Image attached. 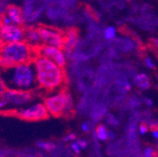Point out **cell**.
<instances>
[{
    "label": "cell",
    "instance_id": "24",
    "mask_svg": "<svg viewBox=\"0 0 158 157\" xmlns=\"http://www.w3.org/2000/svg\"><path fill=\"white\" fill-rule=\"evenodd\" d=\"M151 43H152V47L158 50V40H157V39H152Z\"/></svg>",
    "mask_w": 158,
    "mask_h": 157
},
{
    "label": "cell",
    "instance_id": "11",
    "mask_svg": "<svg viewBox=\"0 0 158 157\" xmlns=\"http://www.w3.org/2000/svg\"><path fill=\"white\" fill-rule=\"evenodd\" d=\"M24 41L27 42L30 46H32L35 49L39 48L42 44H44L41 33H40V29L39 27H29L25 29Z\"/></svg>",
    "mask_w": 158,
    "mask_h": 157
},
{
    "label": "cell",
    "instance_id": "8",
    "mask_svg": "<svg viewBox=\"0 0 158 157\" xmlns=\"http://www.w3.org/2000/svg\"><path fill=\"white\" fill-rule=\"evenodd\" d=\"M37 55L44 56L63 68L66 66L67 55L63 48H59L53 45L42 44L39 48H37Z\"/></svg>",
    "mask_w": 158,
    "mask_h": 157
},
{
    "label": "cell",
    "instance_id": "25",
    "mask_svg": "<svg viewBox=\"0 0 158 157\" xmlns=\"http://www.w3.org/2000/svg\"><path fill=\"white\" fill-rule=\"evenodd\" d=\"M77 143L79 144L80 148L83 149V150H85V149L87 148V145H88L87 141H85V140H77Z\"/></svg>",
    "mask_w": 158,
    "mask_h": 157
},
{
    "label": "cell",
    "instance_id": "4",
    "mask_svg": "<svg viewBox=\"0 0 158 157\" xmlns=\"http://www.w3.org/2000/svg\"><path fill=\"white\" fill-rule=\"evenodd\" d=\"M49 114L54 117L69 116L73 111V102L71 94L64 89L50 92L44 101Z\"/></svg>",
    "mask_w": 158,
    "mask_h": 157
},
{
    "label": "cell",
    "instance_id": "6",
    "mask_svg": "<svg viewBox=\"0 0 158 157\" xmlns=\"http://www.w3.org/2000/svg\"><path fill=\"white\" fill-rule=\"evenodd\" d=\"M2 97L7 105V111L10 112L28 105L33 99L32 91L12 89H7Z\"/></svg>",
    "mask_w": 158,
    "mask_h": 157
},
{
    "label": "cell",
    "instance_id": "22",
    "mask_svg": "<svg viewBox=\"0 0 158 157\" xmlns=\"http://www.w3.org/2000/svg\"><path fill=\"white\" fill-rule=\"evenodd\" d=\"M148 130H149V127H148L145 123H143V124H141V125L139 126V132H140L141 134H146V133L148 132Z\"/></svg>",
    "mask_w": 158,
    "mask_h": 157
},
{
    "label": "cell",
    "instance_id": "21",
    "mask_svg": "<svg viewBox=\"0 0 158 157\" xmlns=\"http://www.w3.org/2000/svg\"><path fill=\"white\" fill-rule=\"evenodd\" d=\"M76 138V136L74 134H69L67 135H65L64 137V141H73Z\"/></svg>",
    "mask_w": 158,
    "mask_h": 157
},
{
    "label": "cell",
    "instance_id": "5",
    "mask_svg": "<svg viewBox=\"0 0 158 157\" xmlns=\"http://www.w3.org/2000/svg\"><path fill=\"white\" fill-rule=\"evenodd\" d=\"M15 116L27 122H40L44 121L50 116L44 103L28 104L12 111Z\"/></svg>",
    "mask_w": 158,
    "mask_h": 157
},
{
    "label": "cell",
    "instance_id": "7",
    "mask_svg": "<svg viewBox=\"0 0 158 157\" xmlns=\"http://www.w3.org/2000/svg\"><path fill=\"white\" fill-rule=\"evenodd\" d=\"M39 29L44 44L63 48L65 43V32H62L56 27L47 26H41L39 27Z\"/></svg>",
    "mask_w": 158,
    "mask_h": 157
},
{
    "label": "cell",
    "instance_id": "2",
    "mask_svg": "<svg viewBox=\"0 0 158 157\" xmlns=\"http://www.w3.org/2000/svg\"><path fill=\"white\" fill-rule=\"evenodd\" d=\"M0 76L8 89L20 90H34L38 88L35 67L32 61L1 68Z\"/></svg>",
    "mask_w": 158,
    "mask_h": 157
},
{
    "label": "cell",
    "instance_id": "3",
    "mask_svg": "<svg viewBox=\"0 0 158 157\" xmlns=\"http://www.w3.org/2000/svg\"><path fill=\"white\" fill-rule=\"evenodd\" d=\"M37 56V49L30 46L27 42L0 43V67L7 68L29 62Z\"/></svg>",
    "mask_w": 158,
    "mask_h": 157
},
{
    "label": "cell",
    "instance_id": "28",
    "mask_svg": "<svg viewBox=\"0 0 158 157\" xmlns=\"http://www.w3.org/2000/svg\"><path fill=\"white\" fill-rule=\"evenodd\" d=\"M152 135H153V137H155V138H158V129H156L152 132Z\"/></svg>",
    "mask_w": 158,
    "mask_h": 157
},
{
    "label": "cell",
    "instance_id": "23",
    "mask_svg": "<svg viewBox=\"0 0 158 157\" xmlns=\"http://www.w3.org/2000/svg\"><path fill=\"white\" fill-rule=\"evenodd\" d=\"M154 151L152 149V148H147L146 150H145V151H144V155L145 156H148V157H150V156H153L154 155Z\"/></svg>",
    "mask_w": 158,
    "mask_h": 157
},
{
    "label": "cell",
    "instance_id": "1",
    "mask_svg": "<svg viewBox=\"0 0 158 157\" xmlns=\"http://www.w3.org/2000/svg\"><path fill=\"white\" fill-rule=\"evenodd\" d=\"M32 62L35 67L39 89L52 92L63 88L67 78L63 67L40 55L34 57Z\"/></svg>",
    "mask_w": 158,
    "mask_h": 157
},
{
    "label": "cell",
    "instance_id": "27",
    "mask_svg": "<svg viewBox=\"0 0 158 157\" xmlns=\"http://www.w3.org/2000/svg\"><path fill=\"white\" fill-rule=\"evenodd\" d=\"M145 103H146L149 106L152 105V101L151 99H148V98H147V99H145Z\"/></svg>",
    "mask_w": 158,
    "mask_h": 157
},
{
    "label": "cell",
    "instance_id": "14",
    "mask_svg": "<svg viewBox=\"0 0 158 157\" xmlns=\"http://www.w3.org/2000/svg\"><path fill=\"white\" fill-rule=\"evenodd\" d=\"M36 146H37V148H39L41 151H46V152H52L56 149V147L55 143L49 142V141H44V140L38 141L36 143Z\"/></svg>",
    "mask_w": 158,
    "mask_h": 157
},
{
    "label": "cell",
    "instance_id": "29",
    "mask_svg": "<svg viewBox=\"0 0 158 157\" xmlns=\"http://www.w3.org/2000/svg\"><path fill=\"white\" fill-rule=\"evenodd\" d=\"M108 136H110V138H113V137H114V134H112L111 132H109L108 133Z\"/></svg>",
    "mask_w": 158,
    "mask_h": 157
},
{
    "label": "cell",
    "instance_id": "12",
    "mask_svg": "<svg viewBox=\"0 0 158 157\" xmlns=\"http://www.w3.org/2000/svg\"><path fill=\"white\" fill-rule=\"evenodd\" d=\"M78 43V32L74 28H70L65 32V43L63 46V50L66 55L70 56L72 51L74 49Z\"/></svg>",
    "mask_w": 158,
    "mask_h": 157
},
{
    "label": "cell",
    "instance_id": "18",
    "mask_svg": "<svg viewBox=\"0 0 158 157\" xmlns=\"http://www.w3.org/2000/svg\"><path fill=\"white\" fill-rule=\"evenodd\" d=\"M71 149L76 154H79V153H80V151H81V148H80V146H79V144L77 143V141L76 142H73L71 144Z\"/></svg>",
    "mask_w": 158,
    "mask_h": 157
},
{
    "label": "cell",
    "instance_id": "20",
    "mask_svg": "<svg viewBox=\"0 0 158 157\" xmlns=\"http://www.w3.org/2000/svg\"><path fill=\"white\" fill-rule=\"evenodd\" d=\"M0 111H7V105L3 97H0Z\"/></svg>",
    "mask_w": 158,
    "mask_h": 157
},
{
    "label": "cell",
    "instance_id": "13",
    "mask_svg": "<svg viewBox=\"0 0 158 157\" xmlns=\"http://www.w3.org/2000/svg\"><path fill=\"white\" fill-rule=\"evenodd\" d=\"M135 84L141 89H147L150 88L151 86V82L149 77L145 74V73H140V74H137L135 79H134Z\"/></svg>",
    "mask_w": 158,
    "mask_h": 157
},
{
    "label": "cell",
    "instance_id": "9",
    "mask_svg": "<svg viewBox=\"0 0 158 157\" xmlns=\"http://www.w3.org/2000/svg\"><path fill=\"white\" fill-rule=\"evenodd\" d=\"M25 29L15 24H0V42L14 43L24 41Z\"/></svg>",
    "mask_w": 158,
    "mask_h": 157
},
{
    "label": "cell",
    "instance_id": "30",
    "mask_svg": "<svg viewBox=\"0 0 158 157\" xmlns=\"http://www.w3.org/2000/svg\"><path fill=\"white\" fill-rule=\"evenodd\" d=\"M2 155V153H1V151H0V156H1Z\"/></svg>",
    "mask_w": 158,
    "mask_h": 157
},
{
    "label": "cell",
    "instance_id": "15",
    "mask_svg": "<svg viewBox=\"0 0 158 157\" xmlns=\"http://www.w3.org/2000/svg\"><path fill=\"white\" fill-rule=\"evenodd\" d=\"M96 135H97V138L100 139V140L107 139L108 133L106 131V128L103 124H100V125L97 126V128H96Z\"/></svg>",
    "mask_w": 158,
    "mask_h": 157
},
{
    "label": "cell",
    "instance_id": "10",
    "mask_svg": "<svg viewBox=\"0 0 158 157\" xmlns=\"http://www.w3.org/2000/svg\"><path fill=\"white\" fill-rule=\"evenodd\" d=\"M4 14L10 19L11 24L18 26H23L26 22L25 13L22 8L16 5H9L4 12Z\"/></svg>",
    "mask_w": 158,
    "mask_h": 157
},
{
    "label": "cell",
    "instance_id": "17",
    "mask_svg": "<svg viewBox=\"0 0 158 157\" xmlns=\"http://www.w3.org/2000/svg\"><path fill=\"white\" fill-rule=\"evenodd\" d=\"M7 89L8 88H7V86H6L4 80H3V78L0 76V97H1L5 93V91L7 90Z\"/></svg>",
    "mask_w": 158,
    "mask_h": 157
},
{
    "label": "cell",
    "instance_id": "16",
    "mask_svg": "<svg viewBox=\"0 0 158 157\" xmlns=\"http://www.w3.org/2000/svg\"><path fill=\"white\" fill-rule=\"evenodd\" d=\"M116 36V29L113 27H109L105 30V37L107 40H112Z\"/></svg>",
    "mask_w": 158,
    "mask_h": 157
},
{
    "label": "cell",
    "instance_id": "26",
    "mask_svg": "<svg viewBox=\"0 0 158 157\" xmlns=\"http://www.w3.org/2000/svg\"><path fill=\"white\" fill-rule=\"evenodd\" d=\"M81 128H82V130H83L84 132H89V124L87 123V122H85V123L82 124Z\"/></svg>",
    "mask_w": 158,
    "mask_h": 157
},
{
    "label": "cell",
    "instance_id": "19",
    "mask_svg": "<svg viewBox=\"0 0 158 157\" xmlns=\"http://www.w3.org/2000/svg\"><path fill=\"white\" fill-rule=\"evenodd\" d=\"M144 62H145V65L147 66V67H149L150 69H154V63L152 62V60H151V58H149V57H146L145 60H144Z\"/></svg>",
    "mask_w": 158,
    "mask_h": 157
}]
</instances>
